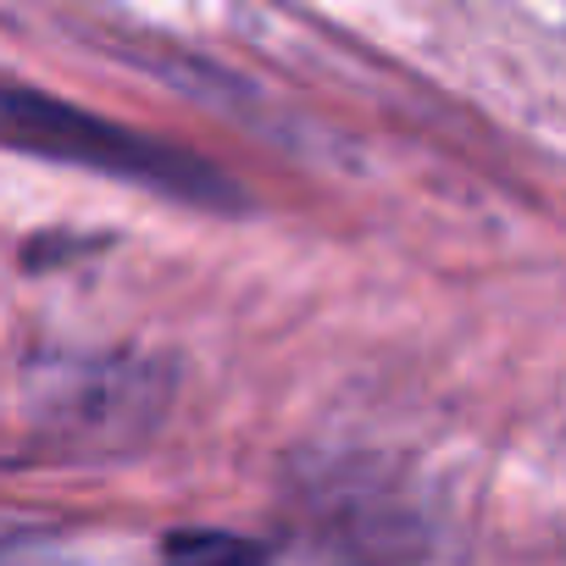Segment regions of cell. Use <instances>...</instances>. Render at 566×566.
<instances>
[{
    "label": "cell",
    "mask_w": 566,
    "mask_h": 566,
    "mask_svg": "<svg viewBox=\"0 0 566 566\" xmlns=\"http://www.w3.org/2000/svg\"><path fill=\"white\" fill-rule=\"evenodd\" d=\"M0 139L18 150H34V156H51V161H78L95 172L172 189V195L217 200V178L200 161H189L184 150H167L145 134H123L117 123L78 112L56 95H34L23 84H0Z\"/></svg>",
    "instance_id": "cell-1"
},
{
    "label": "cell",
    "mask_w": 566,
    "mask_h": 566,
    "mask_svg": "<svg viewBox=\"0 0 566 566\" xmlns=\"http://www.w3.org/2000/svg\"><path fill=\"white\" fill-rule=\"evenodd\" d=\"M167 566H266V544L239 533H178L167 538Z\"/></svg>",
    "instance_id": "cell-2"
},
{
    "label": "cell",
    "mask_w": 566,
    "mask_h": 566,
    "mask_svg": "<svg viewBox=\"0 0 566 566\" xmlns=\"http://www.w3.org/2000/svg\"><path fill=\"white\" fill-rule=\"evenodd\" d=\"M12 544H18V538H7V533H0V566H7V555H12Z\"/></svg>",
    "instance_id": "cell-3"
}]
</instances>
